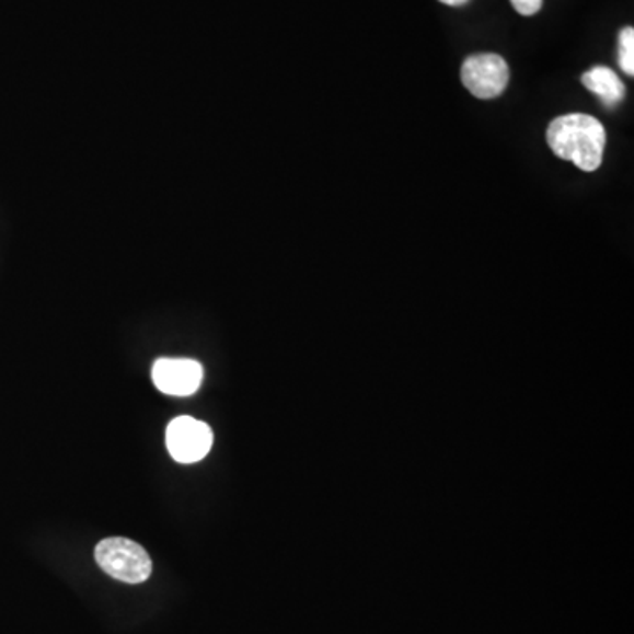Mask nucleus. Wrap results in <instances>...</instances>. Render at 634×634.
<instances>
[{"label": "nucleus", "instance_id": "obj_9", "mask_svg": "<svg viewBox=\"0 0 634 634\" xmlns=\"http://www.w3.org/2000/svg\"><path fill=\"white\" fill-rule=\"evenodd\" d=\"M442 4L451 5V8H460V5L468 4L469 0H439Z\"/></svg>", "mask_w": 634, "mask_h": 634}, {"label": "nucleus", "instance_id": "obj_4", "mask_svg": "<svg viewBox=\"0 0 634 634\" xmlns=\"http://www.w3.org/2000/svg\"><path fill=\"white\" fill-rule=\"evenodd\" d=\"M214 434L207 423L191 416L173 419L166 430L168 451L178 463H196L207 457Z\"/></svg>", "mask_w": 634, "mask_h": 634}, {"label": "nucleus", "instance_id": "obj_6", "mask_svg": "<svg viewBox=\"0 0 634 634\" xmlns=\"http://www.w3.org/2000/svg\"><path fill=\"white\" fill-rule=\"evenodd\" d=\"M581 83L587 91L598 95L599 101L607 108H616L624 101V83H622L621 78L616 77V72L607 66H596V68L585 72L581 77Z\"/></svg>", "mask_w": 634, "mask_h": 634}, {"label": "nucleus", "instance_id": "obj_5", "mask_svg": "<svg viewBox=\"0 0 634 634\" xmlns=\"http://www.w3.org/2000/svg\"><path fill=\"white\" fill-rule=\"evenodd\" d=\"M152 381L166 395L189 396L201 387L203 367L189 358H161L153 364Z\"/></svg>", "mask_w": 634, "mask_h": 634}, {"label": "nucleus", "instance_id": "obj_1", "mask_svg": "<svg viewBox=\"0 0 634 634\" xmlns=\"http://www.w3.org/2000/svg\"><path fill=\"white\" fill-rule=\"evenodd\" d=\"M546 141L557 158L572 161L581 172H596L603 162L607 132L598 118L572 113L550 124Z\"/></svg>", "mask_w": 634, "mask_h": 634}, {"label": "nucleus", "instance_id": "obj_8", "mask_svg": "<svg viewBox=\"0 0 634 634\" xmlns=\"http://www.w3.org/2000/svg\"><path fill=\"white\" fill-rule=\"evenodd\" d=\"M511 5H514L517 13L523 14V16H532V14L541 10L543 0H511Z\"/></svg>", "mask_w": 634, "mask_h": 634}, {"label": "nucleus", "instance_id": "obj_2", "mask_svg": "<svg viewBox=\"0 0 634 634\" xmlns=\"http://www.w3.org/2000/svg\"><path fill=\"white\" fill-rule=\"evenodd\" d=\"M95 563L106 575L124 584H143L152 575L147 550L127 538H106L95 546Z\"/></svg>", "mask_w": 634, "mask_h": 634}, {"label": "nucleus", "instance_id": "obj_7", "mask_svg": "<svg viewBox=\"0 0 634 634\" xmlns=\"http://www.w3.org/2000/svg\"><path fill=\"white\" fill-rule=\"evenodd\" d=\"M619 64L627 77H634V28L625 27L619 36Z\"/></svg>", "mask_w": 634, "mask_h": 634}, {"label": "nucleus", "instance_id": "obj_3", "mask_svg": "<svg viewBox=\"0 0 634 634\" xmlns=\"http://www.w3.org/2000/svg\"><path fill=\"white\" fill-rule=\"evenodd\" d=\"M462 81L477 100L499 97L509 81V68L500 55H471L462 66Z\"/></svg>", "mask_w": 634, "mask_h": 634}]
</instances>
